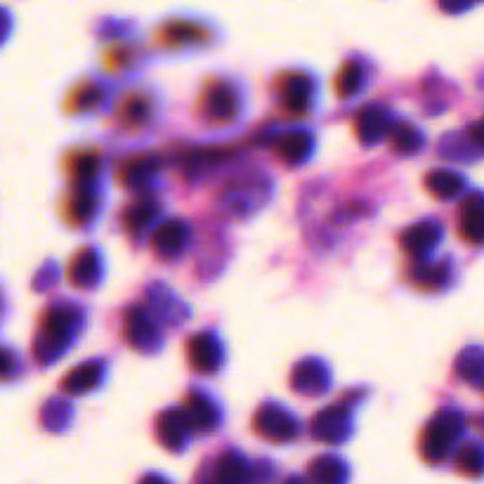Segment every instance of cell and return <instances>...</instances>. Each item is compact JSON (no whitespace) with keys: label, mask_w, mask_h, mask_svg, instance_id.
Here are the masks:
<instances>
[{"label":"cell","mask_w":484,"mask_h":484,"mask_svg":"<svg viewBox=\"0 0 484 484\" xmlns=\"http://www.w3.org/2000/svg\"><path fill=\"white\" fill-rule=\"evenodd\" d=\"M463 430V418L458 414H439L426 430V438H423V451H426L427 461H439L447 449L451 447L458 435Z\"/></svg>","instance_id":"obj_1"},{"label":"cell","mask_w":484,"mask_h":484,"mask_svg":"<svg viewBox=\"0 0 484 484\" xmlns=\"http://www.w3.org/2000/svg\"><path fill=\"white\" fill-rule=\"evenodd\" d=\"M461 232L468 242L484 243V194H470L461 203Z\"/></svg>","instance_id":"obj_2"},{"label":"cell","mask_w":484,"mask_h":484,"mask_svg":"<svg viewBox=\"0 0 484 484\" xmlns=\"http://www.w3.org/2000/svg\"><path fill=\"white\" fill-rule=\"evenodd\" d=\"M439 234H442V230H439L438 225H433V222L416 225V227H411L407 234H404V239H402L404 248L414 255H423V253H427V251H433Z\"/></svg>","instance_id":"obj_3"},{"label":"cell","mask_w":484,"mask_h":484,"mask_svg":"<svg viewBox=\"0 0 484 484\" xmlns=\"http://www.w3.org/2000/svg\"><path fill=\"white\" fill-rule=\"evenodd\" d=\"M427 190L439 199H451L463 190V178L451 170H438V173L427 175Z\"/></svg>","instance_id":"obj_4"},{"label":"cell","mask_w":484,"mask_h":484,"mask_svg":"<svg viewBox=\"0 0 484 484\" xmlns=\"http://www.w3.org/2000/svg\"><path fill=\"white\" fill-rule=\"evenodd\" d=\"M458 374L470 383H484V350L470 347L458 357Z\"/></svg>","instance_id":"obj_5"},{"label":"cell","mask_w":484,"mask_h":484,"mask_svg":"<svg viewBox=\"0 0 484 484\" xmlns=\"http://www.w3.org/2000/svg\"><path fill=\"white\" fill-rule=\"evenodd\" d=\"M185 237H187L185 227L178 225V222H170V225H163L161 230L156 232L154 243L161 253H178L180 248H182Z\"/></svg>","instance_id":"obj_6"},{"label":"cell","mask_w":484,"mask_h":484,"mask_svg":"<svg viewBox=\"0 0 484 484\" xmlns=\"http://www.w3.org/2000/svg\"><path fill=\"white\" fill-rule=\"evenodd\" d=\"M191 352V362L203 371H213L218 366V347L211 338H196L190 347Z\"/></svg>","instance_id":"obj_7"},{"label":"cell","mask_w":484,"mask_h":484,"mask_svg":"<svg viewBox=\"0 0 484 484\" xmlns=\"http://www.w3.org/2000/svg\"><path fill=\"white\" fill-rule=\"evenodd\" d=\"M456 466L458 470L470 478H478L484 473V449L478 444H466L461 451H458V458H456Z\"/></svg>","instance_id":"obj_8"},{"label":"cell","mask_w":484,"mask_h":484,"mask_svg":"<svg viewBox=\"0 0 484 484\" xmlns=\"http://www.w3.org/2000/svg\"><path fill=\"white\" fill-rule=\"evenodd\" d=\"M71 277H74V283H78V286L93 283L95 277H98V260H95V253H83L81 258L76 260Z\"/></svg>","instance_id":"obj_9"},{"label":"cell","mask_w":484,"mask_h":484,"mask_svg":"<svg viewBox=\"0 0 484 484\" xmlns=\"http://www.w3.org/2000/svg\"><path fill=\"white\" fill-rule=\"evenodd\" d=\"M307 151H310V138L307 135H289L279 147V154L286 161H300V159H305Z\"/></svg>","instance_id":"obj_10"},{"label":"cell","mask_w":484,"mask_h":484,"mask_svg":"<svg viewBox=\"0 0 484 484\" xmlns=\"http://www.w3.org/2000/svg\"><path fill=\"white\" fill-rule=\"evenodd\" d=\"M291 98H295L293 102L289 104V107H293V111L305 109L307 99H310V81H307V78H303V76L293 78V81L286 86V102H289Z\"/></svg>","instance_id":"obj_11"},{"label":"cell","mask_w":484,"mask_h":484,"mask_svg":"<svg viewBox=\"0 0 484 484\" xmlns=\"http://www.w3.org/2000/svg\"><path fill=\"white\" fill-rule=\"evenodd\" d=\"M208 111H211L218 121H227V118L234 116V98H232L227 90L211 95V98H208Z\"/></svg>","instance_id":"obj_12"},{"label":"cell","mask_w":484,"mask_h":484,"mask_svg":"<svg viewBox=\"0 0 484 484\" xmlns=\"http://www.w3.org/2000/svg\"><path fill=\"white\" fill-rule=\"evenodd\" d=\"M93 369L95 366H83V369H78L76 374L69 376V381L64 383V387H69L71 392H81V390H88V387H93L99 378L98 371H95L93 376H88Z\"/></svg>","instance_id":"obj_13"},{"label":"cell","mask_w":484,"mask_h":484,"mask_svg":"<svg viewBox=\"0 0 484 484\" xmlns=\"http://www.w3.org/2000/svg\"><path fill=\"white\" fill-rule=\"evenodd\" d=\"M340 78H347V83H338L340 95H343V98H347V95L357 90L359 81H362V74H359L357 67H352V64H350V67H345V69H343Z\"/></svg>","instance_id":"obj_14"},{"label":"cell","mask_w":484,"mask_h":484,"mask_svg":"<svg viewBox=\"0 0 484 484\" xmlns=\"http://www.w3.org/2000/svg\"><path fill=\"white\" fill-rule=\"evenodd\" d=\"M139 208H142V211H139V213H138V211H135V208H133V211H130V213L126 215L128 225H130V230H133V232H138L139 227L145 225V220H149L151 215H154V211H156V208L151 206L149 201H147V206H142V203H139Z\"/></svg>","instance_id":"obj_15"},{"label":"cell","mask_w":484,"mask_h":484,"mask_svg":"<svg viewBox=\"0 0 484 484\" xmlns=\"http://www.w3.org/2000/svg\"><path fill=\"white\" fill-rule=\"evenodd\" d=\"M418 142H421V138H418V133H416L414 128H404L402 133H399V138H395V145H397V149L402 151H414L416 147H418Z\"/></svg>","instance_id":"obj_16"},{"label":"cell","mask_w":484,"mask_h":484,"mask_svg":"<svg viewBox=\"0 0 484 484\" xmlns=\"http://www.w3.org/2000/svg\"><path fill=\"white\" fill-rule=\"evenodd\" d=\"M364 118H369V123H366V126H369V130H371V135H369V139L374 138V139H378L381 138V130H383V126H386V123H383V114L378 109H374V111H366V114H362Z\"/></svg>","instance_id":"obj_17"},{"label":"cell","mask_w":484,"mask_h":484,"mask_svg":"<svg viewBox=\"0 0 484 484\" xmlns=\"http://www.w3.org/2000/svg\"><path fill=\"white\" fill-rule=\"evenodd\" d=\"M439 3H442V7L447 12H458L473 5L475 0H439Z\"/></svg>","instance_id":"obj_18"},{"label":"cell","mask_w":484,"mask_h":484,"mask_svg":"<svg viewBox=\"0 0 484 484\" xmlns=\"http://www.w3.org/2000/svg\"><path fill=\"white\" fill-rule=\"evenodd\" d=\"M15 369V359L10 357V352L0 350V376H10Z\"/></svg>","instance_id":"obj_19"},{"label":"cell","mask_w":484,"mask_h":484,"mask_svg":"<svg viewBox=\"0 0 484 484\" xmlns=\"http://www.w3.org/2000/svg\"><path fill=\"white\" fill-rule=\"evenodd\" d=\"M470 138H473L475 145L482 147V149H484V121H479L478 126L470 128Z\"/></svg>","instance_id":"obj_20"},{"label":"cell","mask_w":484,"mask_h":484,"mask_svg":"<svg viewBox=\"0 0 484 484\" xmlns=\"http://www.w3.org/2000/svg\"><path fill=\"white\" fill-rule=\"evenodd\" d=\"M7 29H10V17L5 10H0V41L7 36Z\"/></svg>","instance_id":"obj_21"},{"label":"cell","mask_w":484,"mask_h":484,"mask_svg":"<svg viewBox=\"0 0 484 484\" xmlns=\"http://www.w3.org/2000/svg\"><path fill=\"white\" fill-rule=\"evenodd\" d=\"M142 484H163V482H161V479H156V478H149V479H145V482H142Z\"/></svg>","instance_id":"obj_22"}]
</instances>
